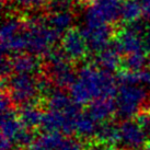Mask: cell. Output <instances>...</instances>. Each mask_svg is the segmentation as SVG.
Listing matches in <instances>:
<instances>
[{
	"mask_svg": "<svg viewBox=\"0 0 150 150\" xmlns=\"http://www.w3.org/2000/svg\"><path fill=\"white\" fill-rule=\"evenodd\" d=\"M117 79L94 64H88L78 72L77 80L70 88L71 99L77 105H89L100 98L117 96Z\"/></svg>",
	"mask_w": 150,
	"mask_h": 150,
	"instance_id": "6da1fadb",
	"label": "cell"
},
{
	"mask_svg": "<svg viewBox=\"0 0 150 150\" xmlns=\"http://www.w3.org/2000/svg\"><path fill=\"white\" fill-rule=\"evenodd\" d=\"M1 91L8 92L13 105L20 108L40 99L38 78L33 75L13 74L8 80H1Z\"/></svg>",
	"mask_w": 150,
	"mask_h": 150,
	"instance_id": "7a4b0ae2",
	"label": "cell"
},
{
	"mask_svg": "<svg viewBox=\"0 0 150 150\" xmlns=\"http://www.w3.org/2000/svg\"><path fill=\"white\" fill-rule=\"evenodd\" d=\"M147 98L148 93L144 88L137 86H122L116 96L117 116L124 121L135 117L142 108V105Z\"/></svg>",
	"mask_w": 150,
	"mask_h": 150,
	"instance_id": "3957f363",
	"label": "cell"
},
{
	"mask_svg": "<svg viewBox=\"0 0 150 150\" xmlns=\"http://www.w3.org/2000/svg\"><path fill=\"white\" fill-rule=\"evenodd\" d=\"M60 48L71 63H79L88 58L89 45L82 31L72 26L60 38Z\"/></svg>",
	"mask_w": 150,
	"mask_h": 150,
	"instance_id": "277c9868",
	"label": "cell"
},
{
	"mask_svg": "<svg viewBox=\"0 0 150 150\" xmlns=\"http://www.w3.org/2000/svg\"><path fill=\"white\" fill-rule=\"evenodd\" d=\"M113 44L121 54L129 55L144 50L142 33L137 29L136 24L129 25L128 28H120L115 30Z\"/></svg>",
	"mask_w": 150,
	"mask_h": 150,
	"instance_id": "5b68a950",
	"label": "cell"
},
{
	"mask_svg": "<svg viewBox=\"0 0 150 150\" xmlns=\"http://www.w3.org/2000/svg\"><path fill=\"white\" fill-rule=\"evenodd\" d=\"M81 31L87 40L90 50L94 52L96 54L103 52L111 46V43H113L114 33H115V30L110 24L101 25L96 29L83 28Z\"/></svg>",
	"mask_w": 150,
	"mask_h": 150,
	"instance_id": "8992f818",
	"label": "cell"
},
{
	"mask_svg": "<svg viewBox=\"0 0 150 150\" xmlns=\"http://www.w3.org/2000/svg\"><path fill=\"white\" fill-rule=\"evenodd\" d=\"M121 144L126 150H136L147 142V136L135 121H124L120 125Z\"/></svg>",
	"mask_w": 150,
	"mask_h": 150,
	"instance_id": "52a82bcc",
	"label": "cell"
},
{
	"mask_svg": "<svg viewBox=\"0 0 150 150\" xmlns=\"http://www.w3.org/2000/svg\"><path fill=\"white\" fill-rule=\"evenodd\" d=\"M87 113L98 123L108 122L117 113L116 101L113 98H100L88 105Z\"/></svg>",
	"mask_w": 150,
	"mask_h": 150,
	"instance_id": "ba28073f",
	"label": "cell"
},
{
	"mask_svg": "<svg viewBox=\"0 0 150 150\" xmlns=\"http://www.w3.org/2000/svg\"><path fill=\"white\" fill-rule=\"evenodd\" d=\"M43 108H44V104L41 99L20 108L18 115L24 128L34 130L42 125L43 117H44Z\"/></svg>",
	"mask_w": 150,
	"mask_h": 150,
	"instance_id": "9c48e42d",
	"label": "cell"
},
{
	"mask_svg": "<svg viewBox=\"0 0 150 150\" xmlns=\"http://www.w3.org/2000/svg\"><path fill=\"white\" fill-rule=\"evenodd\" d=\"M10 63L13 74H21V75L34 76L36 72L41 71V68L43 66L40 57L25 53L13 55L12 57H10Z\"/></svg>",
	"mask_w": 150,
	"mask_h": 150,
	"instance_id": "30bf717a",
	"label": "cell"
},
{
	"mask_svg": "<svg viewBox=\"0 0 150 150\" xmlns=\"http://www.w3.org/2000/svg\"><path fill=\"white\" fill-rule=\"evenodd\" d=\"M93 139L98 144L114 150V148L121 142L120 126H116L111 121L99 123Z\"/></svg>",
	"mask_w": 150,
	"mask_h": 150,
	"instance_id": "8fae6325",
	"label": "cell"
},
{
	"mask_svg": "<svg viewBox=\"0 0 150 150\" xmlns=\"http://www.w3.org/2000/svg\"><path fill=\"white\" fill-rule=\"evenodd\" d=\"M96 65L100 68H102L103 70L111 72L114 70H121L123 58H122V54L118 52L115 45L111 44V46L108 47L106 50L96 54Z\"/></svg>",
	"mask_w": 150,
	"mask_h": 150,
	"instance_id": "7c38bea8",
	"label": "cell"
},
{
	"mask_svg": "<svg viewBox=\"0 0 150 150\" xmlns=\"http://www.w3.org/2000/svg\"><path fill=\"white\" fill-rule=\"evenodd\" d=\"M23 125L14 108L1 113V137L8 138L14 142L17 135L22 130Z\"/></svg>",
	"mask_w": 150,
	"mask_h": 150,
	"instance_id": "4fadbf2b",
	"label": "cell"
},
{
	"mask_svg": "<svg viewBox=\"0 0 150 150\" xmlns=\"http://www.w3.org/2000/svg\"><path fill=\"white\" fill-rule=\"evenodd\" d=\"M98 124L88 113H80L75 122V134L82 139V142L94 138Z\"/></svg>",
	"mask_w": 150,
	"mask_h": 150,
	"instance_id": "5bb4252c",
	"label": "cell"
},
{
	"mask_svg": "<svg viewBox=\"0 0 150 150\" xmlns=\"http://www.w3.org/2000/svg\"><path fill=\"white\" fill-rule=\"evenodd\" d=\"M45 20L46 23L50 25L52 29H54L60 35L62 34L64 35L68 30L71 29V24L74 22V14L70 11L54 12L50 13Z\"/></svg>",
	"mask_w": 150,
	"mask_h": 150,
	"instance_id": "9a60e30c",
	"label": "cell"
},
{
	"mask_svg": "<svg viewBox=\"0 0 150 150\" xmlns=\"http://www.w3.org/2000/svg\"><path fill=\"white\" fill-rule=\"evenodd\" d=\"M142 17V4L137 0H124L122 6L121 18L125 24H135Z\"/></svg>",
	"mask_w": 150,
	"mask_h": 150,
	"instance_id": "2e32d148",
	"label": "cell"
},
{
	"mask_svg": "<svg viewBox=\"0 0 150 150\" xmlns=\"http://www.w3.org/2000/svg\"><path fill=\"white\" fill-rule=\"evenodd\" d=\"M146 52H137L134 54L126 55V57L123 59L121 70L127 71H139L142 70V67L145 66L146 62H148L146 58Z\"/></svg>",
	"mask_w": 150,
	"mask_h": 150,
	"instance_id": "e0dca14e",
	"label": "cell"
},
{
	"mask_svg": "<svg viewBox=\"0 0 150 150\" xmlns=\"http://www.w3.org/2000/svg\"><path fill=\"white\" fill-rule=\"evenodd\" d=\"M36 138H35V134L33 130L26 128H22V130L17 135V137L14 139V144H17L19 148L24 149L26 147H30L34 142Z\"/></svg>",
	"mask_w": 150,
	"mask_h": 150,
	"instance_id": "ac0fdd59",
	"label": "cell"
},
{
	"mask_svg": "<svg viewBox=\"0 0 150 150\" xmlns=\"http://www.w3.org/2000/svg\"><path fill=\"white\" fill-rule=\"evenodd\" d=\"M75 1L76 0H52L47 8L50 10V13L69 11Z\"/></svg>",
	"mask_w": 150,
	"mask_h": 150,
	"instance_id": "d6986e66",
	"label": "cell"
},
{
	"mask_svg": "<svg viewBox=\"0 0 150 150\" xmlns=\"http://www.w3.org/2000/svg\"><path fill=\"white\" fill-rule=\"evenodd\" d=\"M58 150H86V145L82 140L76 138H64Z\"/></svg>",
	"mask_w": 150,
	"mask_h": 150,
	"instance_id": "ffe728a7",
	"label": "cell"
},
{
	"mask_svg": "<svg viewBox=\"0 0 150 150\" xmlns=\"http://www.w3.org/2000/svg\"><path fill=\"white\" fill-rule=\"evenodd\" d=\"M52 0H16L19 6L25 9H38L43 7H48Z\"/></svg>",
	"mask_w": 150,
	"mask_h": 150,
	"instance_id": "44dd1931",
	"label": "cell"
},
{
	"mask_svg": "<svg viewBox=\"0 0 150 150\" xmlns=\"http://www.w3.org/2000/svg\"><path fill=\"white\" fill-rule=\"evenodd\" d=\"M142 40L144 50L146 53H150V23L145 25L144 32L142 34Z\"/></svg>",
	"mask_w": 150,
	"mask_h": 150,
	"instance_id": "7402d4cb",
	"label": "cell"
},
{
	"mask_svg": "<svg viewBox=\"0 0 150 150\" xmlns=\"http://www.w3.org/2000/svg\"><path fill=\"white\" fill-rule=\"evenodd\" d=\"M84 145H86V150H112L108 148V147L103 146V145H100L94 140V139H91L88 142H83Z\"/></svg>",
	"mask_w": 150,
	"mask_h": 150,
	"instance_id": "603a6c76",
	"label": "cell"
},
{
	"mask_svg": "<svg viewBox=\"0 0 150 150\" xmlns=\"http://www.w3.org/2000/svg\"><path fill=\"white\" fill-rule=\"evenodd\" d=\"M140 4L142 8V17L146 20H150V0H142Z\"/></svg>",
	"mask_w": 150,
	"mask_h": 150,
	"instance_id": "cb8c5ba5",
	"label": "cell"
},
{
	"mask_svg": "<svg viewBox=\"0 0 150 150\" xmlns=\"http://www.w3.org/2000/svg\"><path fill=\"white\" fill-rule=\"evenodd\" d=\"M145 150H150V139L149 140H147V142L145 144Z\"/></svg>",
	"mask_w": 150,
	"mask_h": 150,
	"instance_id": "d4e9b609",
	"label": "cell"
},
{
	"mask_svg": "<svg viewBox=\"0 0 150 150\" xmlns=\"http://www.w3.org/2000/svg\"><path fill=\"white\" fill-rule=\"evenodd\" d=\"M147 64H148V67H149V70H150V56H149V58H148V62H147Z\"/></svg>",
	"mask_w": 150,
	"mask_h": 150,
	"instance_id": "484cf974",
	"label": "cell"
},
{
	"mask_svg": "<svg viewBox=\"0 0 150 150\" xmlns=\"http://www.w3.org/2000/svg\"><path fill=\"white\" fill-rule=\"evenodd\" d=\"M14 150H24V149H22V148H19V147H18V149H14Z\"/></svg>",
	"mask_w": 150,
	"mask_h": 150,
	"instance_id": "4316f807",
	"label": "cell"
},
{
	"mask_svg": "<svg viewBox=\"0 0 150 150\" xmlns=\"http://www.w3.org/2000/svg\"><path fill=\"white\" fill-rule=\"evenodd\" d=\"M137 1H139V2H140V1H142V0H137Z\"/></svg>",
	"mask_w": 150,
	"mask_h": 150,
	"instance_id": "83f0119b",
	"label": "cell"
}]
</instances>
